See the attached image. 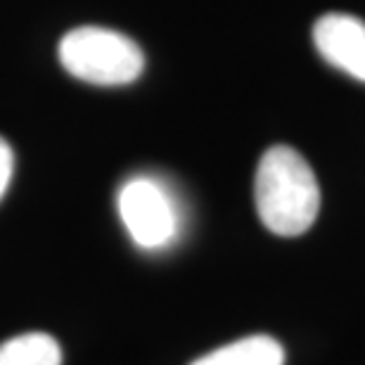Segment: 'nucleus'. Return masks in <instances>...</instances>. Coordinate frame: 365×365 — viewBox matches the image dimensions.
<instances>
[{"label":"nucleus","instance_id":"f257e3e1","mask_svg":"<svg viewBox=\"0 0 365 365\" xmlns=\"http://www.w3.org/2000/svg\"><path fill=\"white\" fill-rule=\"evenodd\" d=\"M254 200L268 230L280 237H297L316 223L320 187L316 173L297 150L275 145L259 162Z\"/></svg>","mask_w":365,"mask_h":365},{"label":"nucleus","instance_id":"7ed1b4c3","mask_svg":"<svg viewBox=\"0 0 365 365\" xmlns=\"http://www.w3.org/2000/svg\"><path fill=\"white\" fill-rule=\"evenodd\" d=\"M119 216L140 250H164L178 235V209L162 182L135 176L119 190Z\"/></svg>","mask_w":365,"mask_h":365},{"label":"nucleus","instance_id":"f03ea898","mask_svg":"<svg viewBox=\"0 0 365 365\" xmlns=\"http://www.w3.org/2000/svg\"><path fill=\"white\" fill-rule=\"evenodd\" d=\"M60 62L78 81L126 86L145 69V55L128 36L102 26H81L60 43Z\"/></svg>","mask_w":365,"mask_h":365},{"label":"nucleus","instance_id":"20e7f679","mask_svg":"<svg viewBox=\"0 0 365 365\" xmlns=\"http://www.w3.org/2000/svg\"><path fill=\"white\" fill-rule=\"evenodd\" d=\"M313 43L325 62L365 81V21L351 14H325L313 26Z\"/></svg>","mask_w":365,"mask_h":365},{"label":"nucleus","instance_id":"423d86ee","mask_svg":"<svg viewBox=\"0 0 365 365\" xmlns=\"http://www.w3.org/2000/svg\"><path fill=\"white\" fill-rule=\"evenodd\" d=\"M0 365H62V349L46 332H26L0 344Z\"/></svg>","mask_w":365,"mask_h":365},{"label":"nucleus","instance_id":"39448f33","mask_svg":"<svg viewBox=\"0 0 365 365\" xmlns=\"http://www.w3.org/2000/svg\"><path fill=\"white\" fill-rule=\"evenodd\" d=\"M190 365H284V349L268 334H252L216 349Z\"/></svg>","mask_w":365,"mask_h":365},{"label":"nucleus","instance_id":"0eeeda50","mask_svg":"<svg viewBox=\"0 0 365 365\" xmlns=\"http://www.w3.org/2000/svg\"><path fill=\"white\" fill-rule=\"evenodd\" d=\"M12 171H14V155H12V148L3 140V138H0V200H3L5 192H7V187H10Z\"/></svg>","mask_w":365,"mask_h":365}]
</instances>
